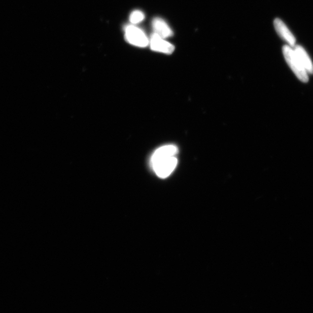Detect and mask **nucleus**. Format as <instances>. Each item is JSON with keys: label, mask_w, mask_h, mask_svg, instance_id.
<instances>
[{"label": "nucleus", "mask_w": 313, "mask_h": 313, "mask_svg": "<svg viewBox=\"0 0 313 313\" xmlns=\"http://www.w3.org/2000/svg\"><path fill=\"white\" fill-rule=\"evenodd\" d=\"M150 43L151 49L154 51L166 54H173L174 51V47L172 44L164 40L163 38L156 34L151 36Z\"/></svg>", "instance_id": "20e7f679"}, {"label": "nucleus", "mask_w": 313, "mask_h": 313, "mask_svg": "<svg viewBox=\"0 0 313 313\" xmlns=\"http://www.w3.org/2000/svg\"><path fill=\"white\" fill-rule=\"evenodd\" d=\"M177 164L176 158L175 156H173L158 160L151 164V166L158 176L161 178H165L170 176L173 172Z\"/></svg>", "instance_id": "f03ea898"}, {"label": "nucleus", "mask_w": 313, "mask_h": 313, "mask_svg": "<svg viewBox=\"0 0 313 313\" xmlns=\"http://www.w3.org/2000/svg\"><path fill=\"white\" fill-rule=\"evenodd\" d=\"M177 148L174 145H167L159 148L153 155L151 159V164L158 160L164 159V158L175 156L177 153Z\"/></svg>", "instance_id": "6e6552de"}, {"label": "nucleus", "mask_w": 313, "mask_h": 313, "mask_svg": "<svg viewBox=\"0 0 313 313\" xmlns=\"http://www.w3.org/2000/svg\"><path fill=\"white\" fill-rule=\"evenodd\" d=\"M154 34L160 36L163 38L171 37L173 35V32L163 19L156 18L153 19L152 22Z\"/></svg>", "instance_id": "0eeeda50"}, {"label": "nucleus", "mask_w": 313, "mask_h": 313, "mask_svg": "<svg viewBox=\"0 0 313 313\" xmlns=\"http://www.w3.org/2000/svg\"><path fill=\"white\" fill-rule=\"evenodd\" d=\"M274 25L279 37L287 42L290 47L294 48L296 45V38L284 23L281 19L277 18L275 20Z\"/></svg>", "instance_id": "39448f33"}, {"label": "nucleus", "mask_w": 313, "mask_h": 313, "mask_svg": "<svg viewBox=\"0 0 313 313\" xmlns=\"http://www.w3.org/2000/svg\"><path fill=\"white\" fill-rule=\"evenodd\" d=\"M125 39L132 45L146 47L149 44V39L141 29L134 26H128L125 29Z\"/></svg>", "instance_id": "7ed1b4c3"}, {"label": "nucleus", "mask_w": 313, "mask_h": 313, "mask_svg": "<svg viewBox=\"0 0 313 313\" xmlns=\"http://www.w3.org/2000/svg\"><path fill=\"white\" fill-rule=\"evenodd\" d=\"M282 50L286 63L292 71L294 72L296 76L300 81L303 82H308L309 81L308 72L306 71L300 62L294 48L290 47L288 45H285L283 47Z\"/></svg>", "instance_id": "f257e3e1"}, {"label": "nucleus", "mask_w": 313, "mask_h": 313, "mask_svg": "<svg viewBox=\"0 0 313 313\" xmlns=\"http://www.w3.org/2000/svg\"><path fill=\"white\" fill-rule=\"evenodd\" d=\"M294 51L303 67L309 74H313V63L308 52L301 45H295Z\"/></svg>", "instance_id": "423d86ee"}, {"label": "nucleus", "mask_w": 313, "mask_h": 313, "mask_svg": "<svg viewBox=\"0 0 313 313\" xmlns=\"http://www.w3.org/2000/svg\"><path fill=\"white\" fill-rule=\"evenodd\" d=\"M144 18V15L142 12L140 11H134L131 13L130 15V22L132 24H137L143 21Z\"/></svg>", "instance_id": "1a4fd4ad"}]
</instances>
